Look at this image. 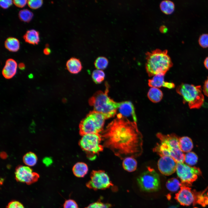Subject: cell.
Instances as JSON below:
<instances>
[{"mask_svg":"<svg viewBox=\"0 0 208 208\" xmlns=\"http://www.w3.org/2000/svg\"><path fill=\"white\" fill-rule=\"evenodd\" d=\"M105 147L122 159L135 158L143 152V136L136 122L117 114L101 135Z\"/></svg>","mask_w":208,"mask_h":208,"instance_id":"1","label":"cell"},{"mask_svg":"<svg viewBox=\"0 0 208 208\" xmlns=\"http://www.w3.org/2000/svg\"><path fill=\"white\" fill-rule=\"evenodd\" d=\"M156 136L159 142L153 148V152L161 157H170L177 163H183L185 155L180 148L178 136L173 134L166 135L160 133H157Z\"/></svg>","mask_w":208,"mask_h":208,"instance_id":"2","label":"cell"},{"mask_svg":"<svg viewBox=\"0 0 208 208\" xmlns=\"http://www.w3.org/2000/svg\"><path fill=\"white\" fill-rule=\"evenodd\" d=\"M146 68L148 76H154L159 74L165 75L172 66L168 51L156 49L146 53Z\"/></svg>","mask_w":208,"mask_h":208,"instance_id":"3","label":"cell"},{"mask_svg":"<svg viewBox=\"0 0 208 208\" xmlns=\"http://www.w3.org/2000/svg\"><path fill=\"white\" fill-rule=\"evenodd\" d=\"M105 86V92L97 91L89 99L88 103L93 107L94 111L101 113L107 119L114 117L117 114L119 103L108 96L109 86L107 83Z\"/></svg>","mask_w":208,"mask_h":208,"instance_id":"4","label":"cell"},{"mask_svg":"<svg viewBox=\"0 0 208 208\" xmlns=\"http://www.w3.org/2000/svg\"><path fill=\"white\" fill-rule=\"evenodd\" d=\"M177 92L181 96L184 103H187L190 109H199L204 100L200 86L182 83L176 88Z\"/></svg>","mask_w":208,"mask_h":208,"instance_id":"5","label":"cell"},{"mask_svg":"<svg viewBox=\"0 0 208 208\" xmlns=\"http://www.w3.org/2000/svg\"><path fill=\"white\" fill-rule=\"evenodd\" d=\"M105 119L101 113L94 110L90 112L79 124L80 135L99 133L103 131Z\"/></svg>","mask_w":208,"mask_h":208,"instance_id":"6","label":"cell"},{"mask_svg":"<svg viewBox=\"0 0 208 208\" xmlns=\"http://www.w3.org/2000/svg\"><path fill=\"white\" fill-rule=\"evenodd\" d=\"M102 140L99 133L90 134L83 136L79 145L90 159L94 158L95 155L103 150V146L101 144Z\"/></svg>","mask_w":208,"mask_h":208,"instance_id":"7","label":"cell"},{"mask_svg":"<svg viewBox=\"0 0 208 208\" xmlns=\"http://www.w3.org/2000/svg\"><path fill=\"white\" fill-rule=\"evenodd\" d=\"M137 182L140 189L146 192L158 191L160 187V183L158 174L150 167L142 173L137 179Z\"/></svg>","mask_w":208,"mask_h":208,"instance_id":"8","label":"cell"},{"mask_svg":"<svg viewBox=\"0 0 208 208\" xmlns=\"http://www.w3.org/2000/svg\"><path fill=\"white\" fill-rule=\"evenodd\" d=\"M176 172L180 178L181 186L189 187L202 174L200 169L195 167H192L183 163H177Z\"/></svg>","mask_w":208,"mask_h":208,"instance_id":"9","label":"cell"},{"mask_svg":"<svg viewBox=\"0 0 208 208\" xmlns=\"http://www.w3.org/2000/svg\"><path fill=\"white\" fill-rule=\"evenodd\" d=\"M113 185L107 174L100 170H93L90 174V179L86 184L88 188L94 190H105Z\"/></svg>","mask_w":208,"mask_h":208,"instance_id":"10","label":"cell"},{"mask_svg":"<svg viewBox=\"0 0 208 208\" xmlns=\"http://www.w3.org/2000/svg\"><path fill=\"white\" fill-rule=\"evenodd\" d=\"M203 197L202 194L192 190L189 187L181 186L180 190L176 194L175 198L181 205L188 206L192 203L201 204Z\"/></svg>","mask_w":208,"mask_h":208,"instance_id":"11","label":"cell"},{"mask_svg":"<svg viewBox=\"0 0 208 208\" xmlns=\"http://www.w3.org/2000/svg\"><path fill=\"white\" fill-rule=\"evenodd\" d=\"M15 178L17 181L31 184L36 182L39 177V175L33 172L32 169L27 166H20L16 169Z\"/></svg>","mask_w":208,"mask_h":208,"instance_id":"12","label":"cell"},{"mask_svg":"<svg viewBox=\"0 0 208 208\" xmlns=\"http://www.w3.org/2000/svg\"><path fill=\"white\" fill-rule=\"evenodd\" d=\"M177 163L170 157L163 156L161 157L158 161V168L161 174L169 176L176 170Z\"/></svg>","mask_w":208,"mask_h":208,"instance_id":"13","label":"cell"},{"mask_svg":"<svg viewBox=\"0 0 208 208\" xmlns=\"http://www.w3.org/2000/svg\"><path fill=\"white\" fill-rule=\"evenodd\" d=\"M118 109L119 112L117 114L126 118L131 117L133 121H137V118L135 114L134 106L132 103L129 101H125L119 102Z\"/></svg>","mask_w":208,"mask_h":208,"instance_id":"14","label":"cell"},{"mask_svg":"<svg viewBox=\"0 0 208 208\" xmlns=\"http://www.w3.org/2000/svg\"><path fill=\"white\" fill-rule=\"evenodd\" d=\"M164 75L159 74L156 75L151 79L148 81V85L151 87L160 88L163 86L169 89L174 88L173 83L165 82L164 80Z\"/></svg>","mask_w":208,"mask_h":208,"instance_id":"15","label":"cell"},{"mask_svg":"<svg viewBox=\"0 0 208 208\" xmlns=\"http://www.w3.org/2000/svg\"><path fill=\"white\" fill-rule=\"evenodd\" d=\"M17 64L16 61L12 59L7 60L2 71V74L6 79L12 78L16 73Z\"/></svg>","mask_w":208,"mask_h":208,"instance_id":"16","label":"cell"},{"mask_svg":"<svg viewBox=\"0 0 208 208\" xmlns=\"http://www.w3.org/2000/svg\"><path fill=\"white\" fill-rule=\"evenodd\" d=\"M66 66L68 71L73 74L79 73L82 68L81 62L79 59L74 57L70 58L67 61Z\"/></svg>","mask_w":208,"mask_h":208,"instance_id":"17","label":"cell"},{"mask_svg":"<svg viewBox=\"0 0 208 208\" xmlns=\"http://www.w3.org/2000/svg\"><path fill=\"white\" fill-rule=\"evenodd\" d=\"M88 170L87 165L82 162L77 163L74 165L72 169L75 176L79 178L84 177L87 173Z\"/></svg>","mask_w":208,"mask_h":208,"instance_id":"18","label":"cell"},{"mask_svg":"<svg viewBox=\"0 0 208 208\" xmlns=\"http://www.w3.org/2000/svg\"><path fill=\"white\" fill-rule=\"evenodd\" d=\"M25 41L29 44H37L39 42V32L34 29L28 30L23 36Z\"/></svg>","mask_w":208,"mask_h":208,"instance_id":"19","label":"cell"},{"mask_svg":"<svg viewBox=\"0 0 208 208\" xmlns=\"http://www.w3.org/2000/svg\"><path fill=\"white\" fill-rule=\"evenodd\" d=\"M147 96L151 101L156 103L159 102L161 100L163 94L162 92L158 88L151 87L148 92Z\"/></svg>","mask_w":208,"mask_h":208,"instance_id":"20","label":"cell"},{"mask_svg":"<svg viewBox=\"0 0 208 208\" xmlns=\"http://www.w3.org/2000/svg\"><path fill=\"white\" fill-rule=\"evenodd\" d=\"M179 146L183 152H189L192 149L193 146L192 140L187 136H184L179 138Z\"/></svg>","mask_w":208,"mask_h":208,"instance_id":"21","label":"cell"},{"mask_svg":"<svg viewBox=\"0 0 208 208\" xmlns=\"http://www.w3.org/2000/svg\"><path fill=\"white\" fill-rule=\"evenodd\" d=\"M5 46L9 51L15 52L19 49L20 42L17 38L12 37L8 38L5 42Z\"/></svg>","mask_w":208,"mask_h":208,"instance_id":"22","label":"cell"},{"mask_svg":"<svg viewBox=\"0 0 208 208\" xmlns=\"http://www.w3.org/2000/svg\"><path fill=\"white\" fill-rule=\"evenodd\" d=\"M137 163L134 158L128 157L124 159L122 162L124 169L129 172L135 171L137 167Z\"/></svg>","mask_w":208,"mask_h":208,"instance_id":"23","label":"cell"},{"mask_svg":"<svg viewBox=\"0 0 208 208\" xmlns=\"http://www.w3.org/2000/svg\"><path fill=\"white\" fill-rule=\"evenodd\" d=\"M160 7L161 10L165 14H170L174 11V4L173 2L171 1L164 0L160 3Z\"/></svg>","mask_w":208,"mask_h":208,"instance_id":"24","label":"cell"},{"mask_svg":"<svg viewBox=\"0 0 208 208\" xmlns=\"http://www.w3.org/2000/svg\"><path fill=\"white\" fill-rule=\"evenodd\" d=\"M23 161L27 166H34L37 163V157L34 153L29 152L26 153L23 157Z\"/></svg>","mask_w":208,"mask_h":208,"instance_id":"25","label":"cell"},{"mask_svg":"<svg viewBox=\"0 0 208 208\" xmlns=\"http://www.w3.org/2000/svg\"><path fill=\"white\" fill-rule=\"evenodd\" d=\"M166 186L169 191L174 192L177 191L181 187V184L177 179L172 178L167 181Z\"/></svg>","mask_w":208,"mask_h":208,"instance_id":"26","label":"cell"},{"mask_svg":"<svg viewBox=\"0 0 208 208\" xmlns=\"http://www.w3.org/2000/svg\"><path fill=\"white\" fill-rule=\"evenodd\" d=\"M108 64V59L105 57L99 56L95 60L94 65L97 69L103 70L107 67Z\"/></svg>","mask_w":208,"mask_h":208,"instance_id":"27","label":"cell"},{"mask_svg":"<svg viewBox=\"0 0 208 208\" xmlns=\"http://www.w3.org/2000/svg\"><path fill=\"white\" fill-rule=\"evenodd\" d=\"M105 74L102 70L96 69L94 70L92 74L93 81L96 84H99L103 81L105 77Z\"/></svg>","mask_w":208,"mask_h":208,"instance_id":"28","label":"cell"},{"mask_svg":"<svg viewBox=\"0 0 208 208\" xmlns=\"http://www.w3.org/2000/svg\"><path fill=\"white\" fill-rule=\"evenodd\" d=\"M198 160L197 155L193 152H189L185 155L184 161L189 166H193L196 164Z\"/></svg>","mask_w":208,"mask_h":208,"instance_id":"29","label":"cell"},{"mask_svg":"<svg viewBox=\"0 0 208 208\" xmlns=\"http://www.w3.org/2000/svg\"><path fill=\"white\" fill-rule=\"evenodd\" d=\"M18 16L21 21L28 22L30 21L32 19L33 14L30 10L27 9H24L19 11Z\"/></svg>","mask_w":208,"mask_h":208,"instance_id":"30","label":"cell"},{"mask_svg":"<svg viewBox=\"0 0 208 208\" xmlns=\"http://www.w3.org/2000/svg\"><path fill=\"white\" fill-rule=\"evenodd\" d=\"M111 206L109 203L99 200L90 204L85 208H110Z\"/></svg>","mask_w":208,"mask_h":208,"instance_id":"31","label":"cell"},{"mask_svg":"<svg viewBox=\"0 0 208 208\" xmlns=\"http://www.w3.org/2000/svg\"><path fill=\"white\" fill-rule=\"evenodd\" d=\"M29 6L31 8L36 9L40 7L42 4L41 0H29L27 1Z\"/></svg>","mask_w":208,"mask_h":208,"instance_id":"32","label":"cell"},{"mask_svg":"<svg viewBox=\"0 0 208 208\" xmlns=\"http://www.w3.org/2000/svg\"><path fill=\"white\" fill-rule=\"evenodd\" d=\"M198 42L199 44L203 48L208 47V34H204L199 37Z\"/></svg>","mask_w":208,"mask_h":208,"instance_id":"33","label":"cell"},{"mask_svg":"<svg viewBox=\"0 0 208 208\" xmlns=\"http://www.w3.org/2000/svg\"><path fill=\"white\" fill-rule=\"evenodd\" d=\"M63 208H79L76 202L74 200L69 199L66 200L63 205Z\"/></svg>","mask_w":208,"mask_h":208,"instance_id":"34","label":"cell"},{"mask_svg":"<svg viewBox=\"0 0 208 208\" xmlns=\"http://www.w3.org/2000/svg\"><path fill=\"white\" fill-rule=\"evenodd\" d=\"M7 208H25L20 202L15 200L10 202L7 206Z\"/></svg>","mask_w":208,"mask_h":208,"instance_id":"35","label":"cell"},{"mask_svg":"<svg viewBox=\"0 0 208 208\" xmlns=\"http://www.w3.org/2000/svg\"><path fill=\"white\" fill-rule=\"evenodd\" d=\"M11 0H2L0 1V5L3 9H7L10 6L12 3Z\"/></svg>","mask_w":208,"mask_h":208,"instance_id":"36","label":"cell"},{"mask_svg":"<svg viewBox=\"0 0 208 208\" xmlns=\"http://www.w3.org/2000/svg\"><path fill=\"white\" fill-rule=\"evenodd\" d=\"M27 1L26 0H15L13 1L14 4L17 7L22 8L26 4Z\"/></svg>","mask_w":208,"mask_h":208,"instance_id":"37","label":"cell"},{"mask_svg":"<svg viewBox=\"0 0 208 208\" xmlns=\"http://www.w3.org/2000/svg\"><path fill=\"white\" fill-rule=\"evenodd\" d=\"M53 160L51 157H46L42 159L43 163L46 166H49L53 163Z\"/></svg>","mask_w":208,"mask_h":208,"instance_id":"38","label":"cell"},{"mask_svg":"<svg viewBox=\"0 0 208 208\" xmlns=\"http://www.w3.org/2000/svg\"><path fill=\"white\" fill-rule=\"evenodd\" d=\"M203 90L204 94L208 97V78L204 82Z\"/></svg>","mask_w":208,"mask_h":208,"instance_id":"39","label":"cell"},{"mask_svg":"<svg viewBox=\"0 0 208 208\" xmlns=\"http://www.w3.org/2000/svg\"><path fill=\"white\" fill-rule=\"evenodd\" d=\"M43 52L45 55H48L51 53V50L49 48L46 47L44 49Z\"/></svg>","mask_w":208,"mask_h":208,"instance_id":"40","label":"cell"},{"mask_svg":"<svg viewBox=\"0 0 208 208\" xmlns=\"http://www.w3.org/2000/svg\"><path fill=\"white\" fill-rule=\"evenodd\" d=\"M18 67L21 70H23L25 69V66L24 63H21L19 64L18 65Z\"/></svg>","mask_w":208,"mask_h":208,"instance_id":"41","label":"cell"},{"mask_svg":"<svg viewBox=\"0 0 208 208\" xmlns=\"http://www.w3.org/2000/svg\"><path fill=\"white\" fill-rule=\"evenodd\" d=\"M204 204L205 205L208 204V192L206 195L204 196Z\"/></svg>","mask_w":208,"mask_h":208,"instance_id":"42","label":"cell"},{"mask_svg":"<svg viewBox=\"0 0 208 208\" xmlns=\"http://www.w3.org/2000/svg\"><path fill=\"white\" fill-rule=\"evenodd\" d=\"M204 63L205 67L208 70V56L205 59Z\"/></svg>","mask_w":208,"mask_h":208,"instance_id":"43","label":"cell"},{"mask_svg":"<svg viewBox=\"0 0 208 208\" xmlns=\"http://www.w3.org/2000/svg\"><path fill=\"white\" fill-rule=\"evenodd\" d=\"M160 29L162 32H166L167 30L166 27L165 26H161L160 27Z\"/></svg>","mask_w":208,"mask_h":208,"instance_id":"44","label":"cell"},{"mask_svg":"<svg viewBox=\"0 0 208 208\" xmlns=\"http://www.w3.org/2000/svg\"><path fill=\"white\" fill-rule=\"evenodd\" d=\"M169 208H178L176 206H172L170 207Z\"/></svg>","mask_w":208,"mask_h":208,"instance_id":"45","label":"cell"},{"mask_svg":"<svg viewBox=\"0 0 208 208\" xmlns=\"http://www.w3.org/2000/svg\"><path fill=\"white\" fill-rule=\"evenodd\" d=\"M29 78H32L33 77V75H32L30 74V75L29 76Z\"/></svg>","mask_w":208,"mask_h":208,"instance_id":"46","label":"cell"}]
</instances>
